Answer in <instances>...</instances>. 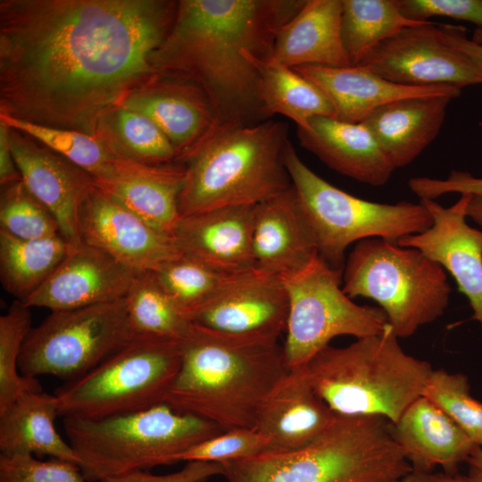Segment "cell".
<instances>
[{
  "label": "cell",
  "instance_id": "cell-32",
  "mask_svg": "<svg viewBox=\"0 0 482 482\" xmlns=\"http://www.w3.org/2000/svg\"><path fill=\"white\" fill-rule=\"evenodd\" d=\"M425 22L405 18L398 0H342V40L352 66L403 29Z\"/></svg>",
  "mask_w": 482,
  "mask_h": 482
},
{
  "label": "cell",
  "instance_id": "cell-49",
  "mask_svg": "<svg viewBox=\"0 0 482 482\" xmlns=\"http://www.w3.org/2000/svg\"><path fill=\"white\" fill-rule=\"evenodd\" d=\"M470 466L476 467L482 470V448L478 447L470 456L468 461Z\"/></svg>",
  "mask_w": 482,
  "mask_h": 482
},
{
  "label": "cell",
  "instance_id": "cell-45",
  "mask_svg": "<svg viewBox=\"0 0 482 482\" xmlns=\"http://www.w3.org/2000/svg\"><path fill=\"white\" fill-rule=\"evenodd\" d=\"M437 25L445 43L482 71V43L469 38L467 29L463 26L452 24Z\"/></svg>",
  "mask_w": 482,
  "mask_h": 482
},
{
  "label": "cell",
  "instance_id": "cell-24",
  "mask_svg": "<svg viewBox=\"0 0 482 482\" xmlns=\"http://www.w3.org/2000/svg\"><path fill=\"white\" fill-rule=\"evenodd\" d=\"M185 167L120 160L111 173L93 179L95 186L152 227L172 237L180 219L179 195Z\"/></svg>",
  "mask_w": 482,
  "mask_h": 482
},
{
  "label": "cell",
  "instance_id": "cell-16",
  "mask_svg": "<svg viewBox=\"0 0 482 482\" xmlns=\"http://www.w3.org/2000/svg\"><path fill=\"white\" fill-rule=\"evenodd\" d=\"M9 140L15 165L26 187L56 218L61 235L74 247L81 245L79 220L83 205L94 187L91 175L11 128Z\"/></svg>",
  "mask_w": 482,
  "mask_h": 482
},
{
  "label": "cell",
  "instance_id": "cell-20",
  "mask_svg": "<svg viewBox=\"0 0 482 482\" xmlns=\"http://www.w3.org/2000/svg\"><path fill=\"white\" fill-rule=\"evenodd\" d=\"M288 311L282 278L254 270L195 313L191 321L229 334L279 337L287 329Z\"/></svg>",
  "mask_w": 482,
  "mask_h": 482
},
{
  "label": "cell",
  "instance_id": "cell-21",
  "mask_svg": "<svg viewBox=\"0 0 482 482\" xmlns=\"http://www.w3.org/2000/svg\"><path fill=\"white\" fill-rule=\"evenodd\" d=\"M337 415L315 392L300 367L290 370L269 395L253 429L267 440L264 453H285L312 444Z\"/></svg>",
  "mask_w": 482,
  "mask_h": 482
},
{
  "label": "cell",
  "instance_id": "cell-3",
  "mask_svg": "<svg viewBox=\"0 0 482 482\" xmlns=\"http://www.w3.org/2000/svg\"><path fill=\"white\" fill-rule=\"evenodd\" d=\"M278 337L236 335L193 323L165 403L224 431L253 428L272 390L290 371Z\"/></svg>",
  "mask_w": 482,
  "mask_h": 482
},
{
  "label": "cell",
  "instance_id": "cell-2",
  "mask_svg": "<svg viewBox=\"0 0 482 482\" xmlns=\"http://www.w3.org/2000/svg\"><path fill=\"white\" fill-rule=\"evenodd\" d=\"M305 0H181L154 54L159 74L198 86L213 108L218 129L267 120L258 96L259 72L248 50L270 59L278 29Z\"/></svg>",
  "mask_w": 482,
  "mask_h": 482
},
{
  "label": "cell",
  "instance_id": "cell-44",
  "mask_svg": "<svg viewBox=\"0 0 482 482\" xmlns=\"http://www.w3.org/2000/svg\"><path fill=\"white\" fill-rule=\"evenodd\" d=\"M222 474L221 463L190 461H187L181 470L166 475H155L148 470H137L107 478L99 482H204L213 476Z\"/></svg>",
  "mask_w": 482,
  "mask_h": 482
},
{
  "label": "cell",
  "instance_id": "cell-38",
  "mask_svg": "<svg viewBox=\"0 0 482 482\" xmlns=\"http://www.w3.org/2000/svg\"><path fill=\"white\" fill-rule=\"evenodd\" d=\"M0 224L1 229L22 239L61 235L56 218L29 192L21 179L4 185Z\"/></svg>",
  "mask_w": 482,
  "mask_h": 482
},
{
  "label": "cell",
  "instance_id": "cell-28",
  "mask_svg": "<svg viewBox=\"0 0 482 482\" xmlns=\"http://www.w3.org/2000/svg\"><path fill=\"white\" fill-rule=\"evenodd\" d=\"M448 96L403 98L388 103L363 123L395 169L413 162L438 135L451 100Z\"/></svg>",
  "mask_w": 482,
  "mask_h": 482
},
{
  "label": "cell",
  "instance_id": "cell-48",
  "mask_svg": "<svg viewBox=\"0 0 482 482\" xmlns=\"http://www.w3.org/2000/svg\"><path fill=\"white\" fill-rule=\"evenodd\" d=\"M466 213L468 218L482 227V196L471 195Z\"/></svg>",
  "mask_w": 482,
  "mask_h": 482
},
{
  "label": "cell",
  "instance_id": "cell-30",
  "mask_svg": "<svg viewBox=\"0 0 482 482\" xmlns=\"http://www.w3.org/2000/svg\"><path fill=\"white\" fill-rule=\"evenodd\" d=\"M244 54L259 72L258 96L266 120L280 114L307 129L312 118H336L331 102L313 82L293 68L261 59L248 50Z\"/></svg>",
  "mask_w": 482,
  "mask_h": 482
},
{
  "label": "cell",
  "instance_id": "cell-22",
  "mask_svg": "<svg viewBox=\"0 0 482 482\" xmlns=\"http://www.w3.org/2000/svg\"><path fill=\"white\" fill-rule=\"evenodd\" d=\"M255 205H233L180 217L172 237L179 251L229 273L255 270L253 227Z\"/></svg>",
  "mask_w": 482,
  "mask_h": 482
},
{
  "label": "cell",
  "instance_id": "cell-26",
  "mask_svg": "<svg viewBox=\"0 0 482 482\" xmlns=\"http://www.w3.org/2000/svg\"><path fill=\"white\" fill-rule=\"evenodd\" d=\"M393 426L395 439L415 471L441 468L444 472L455 473L478 447L440 407L423 395Z\"/></svg>",
  "mask_w": 482,
  "mask_h": 482
},
{
  "label": "cell",
  "instance_id": "cell-15",
  "mask_svg": "<svg viewBox=\"0 0 482 482\" xmlns=\"http://www.w3.org/2000/svg\"><path fill=\"white\" fill-rule=\"evenodd\" d=\"M470 197L462 194L450 207L435 200H420L432 217V226L399 239L397 244L420 250L450 273L470 303L471 319L482 330V230L467 222Z\"/></svg>",
  "mask_w": 482,
  "mask_h": 482
},
{
  "label": "cell",
  "instance_id": "cell-40",
  "mask_svg": "<svg viewBox=\"0 0 482 482\" xmlns=\"http://www.w3.org/2000/svg\"><path fill=\"white\" fill-rule=\"evenodd\" d=\"M266 449L267 440L253 428H237L192 446L179 455L178 462L204 461L223 464L262 454Z\"/></svg>",
  "mask_w": 482,
  "mask_h": 482
},
{
  "label": "cell",
  "instance_id": "cell-23",
  "mask_svg": "<svg viewBox=\"0 0 482 482\" xmlns=\"http://www.w3.org/2000/svg\"><path fill=\"white\" fill-rule=\"evenodd\" d=\"M318 86L331 102L336 119L361 123L379 107L403 98L427 96L458 97L449 85L412 87L391 82L362 66L303 65L293 68Z\"/></svg>",
  "mask_w": 482,
  "mask_h": 482
},
{
  "label": "cell",
  "instance_id": "cell-11",
  "mask_svg": "<svg viewBox=\"0 0 482 482\" xmlns=\"http://www.w3.org/2000/svg\"><path fill=\"white\" fill-rule=\"evenodd\" d=\"M342 276L317 255L303 270L282 278L289 302L283 347L290 370L304 365L336 337H367L389 325L379 307L357 304L344 292Z\"/></svg>",
  "mask_w": 482,
  "mask_h": 482
},
{
  "label": "cell",
  "instance_id": "cell-9",
  "mask_svg": "<svg viewBox=\"0 0 482 482\" xmlns=\"http://www.w3.org/2000/svg\"><path fill=\"white\" fill-rule=\"evenodd\" d=\"M180 340L137 334L54 394L59 416L98 420L165 403L181 365Z\"/></svg>",
  "mask_w": 482,
  "mask_h": 482
},
{
  "label": "cell",
  "instance_id": "cell-19",
  "mask_svg": "<svg viewBox=\"0 0 482 482\" xmlns=\"http://www.w3.org/2000/svg\"><path fill=\"white\" fill-rule=\"evenodd\" d=\"M152 120L184 161L218 129L205 93L195 84L168 75H156L145 88L130 94L120 105Z\"/></svg>",
  "mask_w": 482,
  "mask_h": 482
},
{
  "label": "cell",
  "instance_id": "cell-7",
  "mask_svg": "<svg viewBox=\"0 0 482 482\" xmlns=\"http://www.w3.org/2000/svg\"><path fill=\"white\" fill-rule=\"evenodd\" d=\"M63 425L88 482L176 463L187 449L225 432L166 403L98 420L66 417Z\"/></svg>",
  "mask_w": 482,
  "mask_h": 482
},
{
  "label": "cell",
  "instance_id": "cell-8",
  "mask_svg": "<svg viewBox=\"0 0 482 482\" xmlns=\"http://www.w3.org/2000/svg\"><path fill=\"white\" fill-rule=\"evenodd\" d=\"M342 287L352 299L375 301L399 338L441 317L452 291L437 262L416 248L379 237L355 244L345 263Z\"/></svg>",
  "mask_w": 482,
  "mask_h": 482
},
{
  "label": "cell",
  "instance_id": "cell-13",
  "mask_svg": "<svg viewBox=\"0 0 482 482\" xmlns=\"http://www.w3.org/2000/svg\"><path fill=\"white\" fill-rule=\"evenodd\" d=\"M356 66L404 86L482 84V71L448 46L438 25L429 21L384 40Z\"/></svg>",
  "mask_w": 482,
  "mask_h": 482
},
{
  "label": "cell",
  "instance_id": "cell-18",
  "mask_svg": "<svg viewBox=\"0 0 482 482\" xmlns=\"http://www.w3.org/2000/svg\"><path fill=\"white\" fill-rule=\"evenodd\" d=\"M255 270L280 278L303 270L317 255L316 236L293 185L254 207Z\"/></svg>",
  "mask_w": 482,
  "mask_h": 482
},
{
  "label": "cell",
  "instance_id": "cell-39",
  "mask_svg": "<svg viewBox=\"0 0 482 482\" xmlns=\"http://www.w3.org/2000/svg\"><path fill=\"white\" fill-rule=\"evenodd\" d=\"M423 396L440 407L482 448V403L470 395L468 377L445 370H434Z\"/></svg>",
  "mask_w": 482,
  "mask_h": 482
},
{
  "label": "cell",
  "instance_id": "cell-37",
  "mask_svg": "<svg viewBox=\"0 0 482 482\" xmlns=\"http://www.w3.org/2000/svg\"><path fill=\"white\" fill-rule=\"evenodd\" d=\"M111 114L120 139L113 145L121 157L145 164H166L177 161L171 143L148 117L119 106Z\"/></svg>",
  "mask_w": 482,
  "mask_h": 482
},
{
  "label": "cell",
  "instance_id": "cell-12",
  "mask_svg": "<svg viewBox=\"0 0 482 482\" xmlns=\"http://www.w3.org/2000/svg\"><path fill=\"white\" fill-rule=\"evenodd\" d=\"M136 335L126 298L54 311L30 329L19 359V371L28 378L51 375L71 381L96 367Z\"/></svg>",
  "mask_w": 482,
  "mask_h": 482
},
{
  "label": "cell",
  "instance_id": "cell-5",
  "mask_svg": "<svg viewBox=\"0 0 482 482\" xmlns=\"http://www.w3.org/2000/svg\"><path fill=\"white\" fill-rule=\"evenodd\" d=\"M285 122L222 128L183 162L180 217L233 205H256L292 186L284 154Z\"/></svg>",
  "mask_w": 482,
  "mask_h": 482
},
{
  "label": "cell",
  "instance_id": "cell-29",
  "mask_svg": "<svg viewBox=\"0 0 482 482\" xmlns=\"http://www.w3.org/2000/svg\"><path fill=\"white\" fill-rule=\"evenodd\" d=\"M59 416L54 395L26 391L0 411V452L4 454L30 453L42 458L75 463L79 458L57 432Z\"/></svg>",
  "mask_w": 482,
  "mask_h": 482
},
{
  "label": "cell",
  "instance_id": "cell-34",
  "mask_svg": "<svg viewBox=\"0 0 482 482\" xmlns=\"http://www.w3.org/2000/svg\"><path fill=\"white\" fill-rule=\"evenodd\" d=\"M125 298L135 334L182 341L192 328L193 322L177 307L154 271L139 272Z\"/></svg>",
  "mask_w": 482,
  "mask_h": 482
},
{
  "label": "cell",
  "instance_id": "cell-47",
  "mask_svg": "<svg viewBox=\"0 0 482 482\" xmlns=\"http://www.w3.org/2000/svg\"><path fill=\"white\" fill-rule=\"evenodd\" d=\"M21 179L15 165L9 140V128L0 120V182L5 185Z\"/></svg>",
  "mask_w": 482,
  "mask_h": 482
},
{
  "label": "cell",
  "instance_id": "cell-25",
  "mask_svg": "<svg viewBox=\"0 0 482 482\" xmlns=\"http://www.w3.org/2000/svg\"><path fill=\"white\" fill-rule=\"evenodd\" d=\"M300 145L331 170L361 183L378 187L395 170L363 123L318 116L307 129L297 128Z\"/></svg>",
  "mask_w": 482,
  "mask_h": 482
},
{
  "label": "cell",
  "instance_id": "cell-1",
  "mask_svg": "<svg viewBox=\"0 0 482 482\" xmlns=\"http://www.w3.org/2000/svg\"><path fill=\"white\" fill-rule=\"evenodd\" d=\"M178 2L2 0L0 113L98 137L158 71Z\"/></svg>",
  "mask_w": 482,
  "mask_h": 482
},
{
  "label": "cell",
  "instance_id": "cell-43",
  "mask_svg": "<svg viewBox=\"0 0 482 482\" xmlns=\"http://www.w3.org/2000/svg\"><path fill=\"white\" fill-rule=\"evenodd\" d=\"M408 186L420 200H435L448 193L482 196V178L459 170H453L445 179L415 177L409 180Z\"/></svg>",
  "mask_w": 482,
  "mask_h": 482
},
{
  "label": "cell",
  "instance_id": "cell-4",
  "mask_svg": "<svg viewBox=\"0 0 482 482\" xmlns=\"http://www.w3.org/2000/svg\"><path fill=\"white\" fill-rule=\"evenodd\" d=\"M229 482H395L412 468L391 421L381 416L337 415L309 445L223 463Z\"/></svg>",
  "mask_w": 482,
  "mask_h": 482
},
{
  "label": "cell",
  "instance_id": "cell-10",
  "mask_svg": "<svg viewBox=\"0 0 482 482\" xmlns=\"http://www.w3.org/2000/svg\"><path fill=\"white\" fill-rule=\"evenodd\" d=\"M284 162L313 228L318 255L335 270L343 272L345 250L353 243L372 237L397 242L432 226L421 202L375 203L334 187L304 164L290 140Z\"/></svg>",
  "mask_w": 482,
  "mask_h": 482
},
{
  "label": "cell",
  "instance_id": "cell-42",
  "mask_svg": "<svg viewBox=\"0 0 482 482\" xmlns=\"http://www.w3.org/2000/svg\"><path fill=\"white\" fill-rule=\"evenodd\" d=\"M402 14L411 21L446 17L468 21L482 30V0H398Z\"/></svg>",
  "mask_w": 482,
  "mask_h": 482
},
{
  "label": "cell",
  "instance_id": "cell-17",
  "mask_svg": "<svg viewBox=\"0 0 482 482\" xmlns=\"http://www.w3.org/2000/svg\"><path fill=\"white\" fill-rule=\"evenodd\" d=\"M138 273L103 250L83 243L21 302L29 308L44 307L52 312L114 302L126 297Z\"/></svg>",
  "mask_w": 482,
  "mask_h": 482
},
{
  "label": "cell",
  "instance_id": "cell-41",
  "mask_svg": "<svg viewBox=\"0 0 482 482\" xmlns=\"http://www.w3.org/2000/svg\"><path fill=\"white\" fill-rule=\"evenodd\" d=\"M0 482H88L79 467L52 459L43 461L30 453H0Z\"/></svg>",
  "mask_w": 482,
  "mask_h": 482
},
{
  "label": "cell",
  "instance_id": "cell-35",
  "mask_svg": "<svg viewBox=\"0 0 482 482\" xmlns=\"http://www.w3.org/2000/svg\"><path fill=\"white\" fill-rule=\"evenodd\" d=\"M0 120L9 128L37 139L41 145L87 171L93 179L106 176L120 160L125 159L98 137L39 125L4 113H0Z\"/></svg>",
  "mask_w": 482,
  "mask_h": 482
},
{
  "label": "cell",
  "instance_id": "cell-46",
  "mask_svg": "<svg viewBox=\"0 0 482 482\" xmlns=\"http://www.w3.org/2000/svg\"><path fill=\"white\" fill-rule=\"evenodd\" d=\"M400 482H482V470L473 466L466 474L411 470Z\"/></svg>",
  "mask_w": 482,
  "mask_h": 482
},
{
  "label": "cell",
  "instance_id": "cell-6",
  "mask_svg": "<svg viewBox=\"0 0 482 482\" xmlns=\"http://www.w3.org/2000/svg\"><path fill=\"white\" fill-rule=\"evenodd\" d=\"M390 325L343 347L328 345L304 365L320 397L338 415L381 416L395 423L424 390L434 370L406 353Z\"/></svg>",
  "mask_w": 482,
  "mask_h": 482
},
{
  "label": "cell",
  "instance_id": "cell-33",
  "mask_svg": "<svg viewBox=\"0 0 482 482\" xmlns=\"http://www.w3.org/2000/svg\"><path fill=\"white\" fill-rule=\"evenodd\" d=\"M249 272L222 271L184 253L154 270L162 287L190 321L195 313Z\"/></svg>",
  "mask_w": 482,
  "mask_h": 482
},
{
  "label": "cell",
  "instance_id": "cell-27",
  "mask_svg": "<svg viewBox=\"0 0 482 482\" xmlns=\"http://www.w3.org/2000/svg\"><path fill=\"white\" fill-rule=\"evenodd\" d=\"M342 0H305L275 37L269 60L289 68L352 66L341 34Z\"/></svg>",
  "mask_w": 482,
  "mask_h": 482
},
{
  "label": "cell",
  "instance_id": "cell-14",
  "mask_svg": "<svg viewBox=\"0 0 482 482\" xmlns=\"http://www.w3.org/2000/svg\"><path fill=\"white\" fill-rule=\"evenodd\" d=\"M79 231L82 243L137 272L154 271L182 253L171 236L152 227L95 184L81 210Z\"/></svg>",
  "mask_w": 482,
  "mask_h": 482
},
{
  "label": "cell",
  "instance_id": "cell-36",
  "mask_svg": "<svg viewBox=\"0 0 482 482\" xmlns=\"http://www.w3.org/2000/svg\"><path fill=\"white\" fill-rule=\"evenodd\" d=\"M17 300L0 317V411L26 391H40L38 381L21 376L19 359L23 344L32 328L31 313Z\"/></svg>",
  "mask_w": 482,
  "mask_h": 482
},
{
  "label": "cell",
  "instance_id": "cell-51",
  "mask_svg": "<svg viewBox=\"0 0 482 482\" xmlns=\"http://www.w3.org/2000/svg\"><path fill=\"white\" fill-rule=\"evenodd\" d=\"M395 482H400V481H395Z\"/></svg>",
  "mask_w": 482,
  "mask_h": 482
},
{
  "label": "cell",
  "instance_id": "cell-31",
  "mask_svg": "<svg viewBox=\"0 0 482 482\" xmlns=\"http://www.w3.org/2000/svg\"><path fill=\"white\" fill-rule=\"evenodd\" d=\"M75 248L62 235L22 239L0 229V275L4 289L22 301Z\"/></svg>",
  "mask_w": 482,
  "mask_h": 482
},
{
  "label": "cell",
  "instance_id": "cell-50",
  "mask_svg": "<svg viewBox=\"0 0 482 482\" xmlns=\"http://www.w3.org/2000/svg\"><path fill=\"white\" fill-rule=\"evenodd\" d=\"M472 39L476 42L482 43V30L477 29L473 33Z\"/></svg>",
  "mask_w": 482,
  "mask_h": 482
}]
</instances>
